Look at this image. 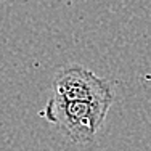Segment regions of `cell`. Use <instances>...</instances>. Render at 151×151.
I'll return each instance as SVG.
<instances>
[{"label":"cell","instance_id":"obj_2","mask_svg":"<svg viewBox=\"0 0 151 151\" xmlns=\"http://www.w3.org/2000/svg\"><path fill=\"white\" fill-rule=\"evenodd\" d=\"M55 95L64 100L90 103H113L114 93L105 79L81 64L61 66L53 79Z\"/></svg>","mask_w":151,"mask_h":151},{"label":"cell","instance_id":"obj_1","mask_svg":"<svg viewBox=\"0 0 151 151\" xmlns=\"http://www.w3.org/2000/svg\"><path fill=\"white\" fill-rule=\"evenodd\" d=\"M109 106V103L64 100L53 93L42 114L71 142L88 143L103 125Z\"/></svg>","mask_w":151,"mask_h":151}]
</instances>
